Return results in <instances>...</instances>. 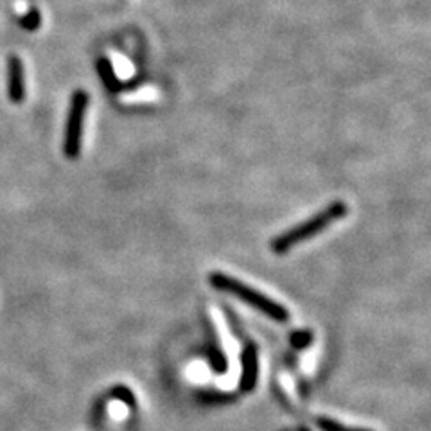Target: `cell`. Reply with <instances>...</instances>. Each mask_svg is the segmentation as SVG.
<instances>
[{"label": "cell", "instance_id": "1", "mask_svg": "<svg viewBox=\"0 0 431 431\" xmlns=\"http://www.w3.org/2000/svg\"><path fill=\"white\" fill-rule=\"evenodd\" d=\"M208 282H211L212 288H216L218 291H225V293L234 295L236 298L243 300L244 304L252 305L253 310L265 313L266 317L279 321V324H286V321L289 320V311L286 310L284 305H281L279 302L273 300V298L266 297L265 293H260V291L253 289L252 286L237 281L234 277L225 275V273L221 272H212L211 275H208Z\"/></svg>", "mask_w": 431, "mask_h": 431}, {"label": "cell", "instance_id": "2", "mask_svg": "<svg viewBox=\"0 0 431 431\" xmlns=\"http://www.w3.org/2000/svg\"><path fill=\"white\" fill-rule=\"evenodd\" d=\"M347 205L343 201H334V204L327 205L324 211H320L318 214H314L313 218H310L304 223L297 225V227L289 228L284 234L277 236L275 239H272V252L275 253H286L289 250L300 244L302 241L311 239V237L318 236L320 232H324L329 225H333L334 221L342 220L347 214Z\"/></svg>", "mask_w": 431, "mask_h": 431}, {"label": "cell", "instance_id": "3", "mask_svg": "<svg viewBox=\"0 0 431 431\" xmlns=\"http://www.w3.org/2000/svg\"><path fill=\"white\" fill-rule=\"evenodd\" d=\"M86 108H88V94L85 90H76L70 98L69 117H67L65 137H63V151L67 159H78L81 151L83 121H85Z\"/></svg>", "mask_w": 431, "mask_h": 431}, {"label": "cell", "instance_id": "4", "mask_svg": "<svg viewBox=\"0 0 431 431\" xmlns=\"http://www.w3.org/2000/svg\"><path fill=\"white\" fill-rule=\"evenodd\" d=\"M257 378H259V358H257V349L253 343L243 349L241 354V379H239V388L244 394H250V392L256 388Z\"/></svg>", "mask_w": 431, "mask_h": 431}, {"label": "cell", "instance_id": "5", "mask_svg": "<svg viewBox=\"0 0 431 431\" xmlns=\"http://www.w3.org/2000/svg\"><path fill=\"white\" fill-rule=\"evenodd\" d=\"M8 92L9 99L13 102H22L25 98V85H24V67L18 56L9 58L8 63Z\"/></svg>", "mask_w": 431, "mask_h": 431}, {"label": "cell", "instance_id": "6", "mask_svg": "<svg viewBox=\"0 0 431 431\" xmlns=\"http://www.w3.org/2000/svg\"><path fill=\"white\" fill-rule=\"evenodd\" d=\"M98 69H99V76H101V79L105 81L106 88L108 90H117V85H119V79L117 76H115L114 69H112V63L106 58H101L98 63Z\"/></svg>", "mask_w": 431, "mask_h": 431}, {"label": "cell", "instance_id": "7", "mask_svg": "<svg viewBox=\"0 0 431 431\" xmlns=\"http://www.w3.org/2000/svg\"><path fill=\"white\" fill-rule=\"evenodd\" d=\"M317 426L320 427V431H372V430H365V427L343 426L342 423L329 419V417H318Z\"/></svg>", "mask_w": 431, "mask_h": 431}, {"label": "cell", "instance_id": "8", "mask_svg": "<svg viewBox=\"0 0 431 431\" xmlns=\"http://www.w3.org/2000/svg\"><path fill=\"white\" fill-rule=\"evenodd\" d=\"M20 24L24 25V29H27V31H34V29L40 27L41 17L40 13H38V9H29L24 17L20 18Z\"/></svg>", "mask_w": 431, "mask_h": 431}, {"label": "cell", "instance_id": "9", "mask_svg": "<svg viewBox=\"0 0 431 431\" xmlns=\"http://www.w3.org/2000/svg\"><path fill=\"white\" fill-rule=\"evenodd\" d=\"M311 333H307V331H298V333H295L293 336H291V343H293L297 349H302V347H307L311 343Z\"/></svg>", "mask_w": 431, "mask_h": 431}, {"label": "cell", "instance_id": "10", "mask_svg": "<svg viewBox=\"0 0 431 431\" xmlns=\"http://www.w3.org/2000/svg\"><path fill=\"white\" fill-rule=\"evenodd\" d=\"M114 395L117 399H121V401H124L126 404H133V395H131V392L128 390V388L117 387V388H115Z\"/></svg>", "mask_w": 431, "mask_h": 431}]
</instances>
